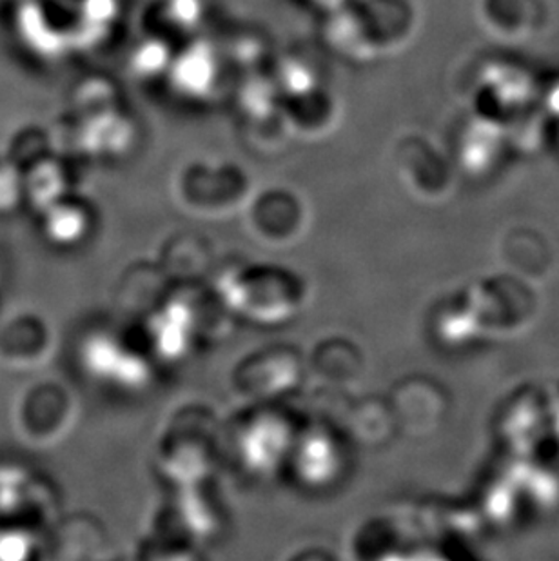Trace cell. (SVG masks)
Returning <instances> with one entry per match:
<instances>
[{
    "mask_svg": "<svg viewBox=\"0 0 559 561\" xmlns=\"http://www.w3.org/2000/svg\"><path fill=\"white\" fill-rule=\"evenodd\" d=\"M213 287L235 317L259 325L290 322L306 304L300 276L276 265L237 260L215 273Z\"/></svg>",
    "mask_w": 559,
    "mask_h": 561,
    "instance_id": "obj_1",
    "label": "cell"
},
{
    "mask_svg": "<svg viewBox=\"0 0 559 561\" xmlns=\"http://www.w3.org/2000/svg\"><path fill=\"white\" fill-rule=\"evenodd\" d=\"M224 433L217 416L202 405L174 414L157 447L160 477L173 488L212 482L223 460Z\"/></svg>",
    "mask_w": 559,
    "mask_h": 561,
    "instance_id": "obj_2",
    "label": "cell"
},
{
    "mask_svg": "<svg viewBox=\"0 0 559 561\" xmlns=\"http://www.w3.org/2000/svg\"><path fill=\"white\" fill-rule=\"evenodd\" d=\"M301 420L280 403H253L227 433L231 455L248 477L267 480L287 469Z\"/></svg>",
    "mask_w": 559,
    "mask_h": 561,
    "instance_id": "obj_3",
    "label": "cell"
},
{
    "mask_svg": "<svg viewBox=\"0 0 559 561\" xmlns=\"http://www.w3.org/2000/svg\"><path fill=\"white\" fill-rule=\"evenodd\" d=\"M351 463L349 436L331 420H301L287 469L307 491H329L347 474Z\"/></svg>",
    "mask_w": 559,
    "mask_h": 561,
    "instance_id": "obj_4",
    "label": "cell"
},
{
    "mask_svg": "<svg viewBox=\"0 0 559 561\" xmlns=\"http://www.w3.org/2000/svg\"><path fill=\"white\" fill-rule=\"evenodd\" d=\"M306 362L290 345H273L246 356L232 375L235 389L253 403H278L301 386Z\"/></svg>",
    "mask_w": 559,
    "mask_h": 561,
    "instance_id": "obj_5",
    "label": "cell"
},
{
    "mask_svg": "<svg viewBox=\"0 0 559 561\" xmlns=\"http://www.w3.org/2000/svg\"><path fill=\"white\" fill-rule=\"evenodd\" d=\"M209 483L174 488L173 499L169 500L160 516L157 535L193 549L206 546L223 535L226 525L224 505L209 489Z\"/></svg>",
    "mask_w": 559,
    "mask_h": 561,
    "instance_id": "obj_6",
    "label": "cell"
},
{
    "mask_svg": "<svg viewBox=\"0 0 559 561\" xmlns=\"http://www.w3.org/2000/svg\"><path fill=\"white\" fill-rule=\"evenodd\" d=\"M142 339L157 364L173 366L184 362L202 344L190 311L169 291L168 298L144 317Z\"/></svg>",
    "mask_w": 559,
    "mask_h": 561,
    "instance_id": "obj_7",
    "label": "cell"
},
{
    "mask_svg": "<svg viewBox=\"0 0 559 561\" xmlns=\"http://www.w3.org/2000/svg\"><path fill=\"white\" fill-rule=\"evenodd\" d=\"M85 356L93 375L115 381L126 391L146 389L153 380L155 367L159 366L140 336L135 344L112 334H101L90 342Z\"/></svg>",
    "mask_w": 559,
    "mask_h": 561,
    "instance_id": "obj_8",
    "label": "cell"
},
{
    "mask_svg": "<svg viewBox=\"0 0 559 561\" xmlns=\"http://www.w3.org/2000/svg\"><path fill=\"white\" fill-rule=\"evenodd\" d=\"M389 403L395 411L398 431L407 435H425L436 427L444 409L438 387L425 378H406L392 387Z\"/></svg>",
    "mask_w": 559,
    "mask_h": 561,
    "instance_id": "obj_9",
    "label": "cell"
},
{
    "mask_svg": "<svg viewBox=\"0 0 559 561\" xmlns=\"http://www.w3.org/2000/svg\"><path fill=\"white\" fill-rule=\"evenodd\" d=\"M306 215L289 196H267L249 213V233L262 245L287 248L306 231Z\"/></svg>",
    "mask_w": 559,
    "mask_h": 561,
    "instance_id": "obj_10",
    "label": "cell"
},
{
    "mask_svg": "<svg viewBox=\"0 0 559 561\" xmlns=\"http://www.w3.org/2000/svg\"><path fill=\"white\" fill-rule=\"evenodd\" d=\"M340 427L349 439L365 447H381L398 433L389 398L367 397L349 402Z\"/></svg>",
    "mask_w": 559,
    "mask_h": 561,
    "instance_id": "obj_11",
    "label": "cell"
},
{
    "mask_svg": "<svg viewBox=\"0 0 559 561\" xmlns=\"http://www.w3.org/2000/svg\"><path fill=\"white\" fill-rule=\"evenodd\" d=\"M212 242L198 233H180L169 239L162 248L159 264L173 284L204 280L213 273Z\"/></svg>",
    "mask_w": 559,
    "mask_h": 561,
    "instance_id": "obj_12",
    "label": "cell"
},
{
    "mask_svg": "<svg viewBox=\"0 0 559 561\" xmlns=\"http://www.w3.org/2000/svg\"><path fill=\"white\" fill-rule=\"evenodd\" d=\"M365 360L354 342L343 339L326 340L318 345L311 358V369L326 389L351 386L364 373Z\"/></svg>",
    "mask_w": 559,
    "mask_h": 561,
    "instance_id": "obj_13",
    "label": "cell"
}]
</instances>
